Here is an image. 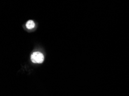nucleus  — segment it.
<instances>
[{"instance_id": "f257e3e1", "label": "nucleus", "mask_w": 129, "mask_h": 96, "mask_svg": "<svg viewBox=\"0 0 129 96\" xmlns=\"http://www.w3.org/2000/svg\"><path fill=\"white\" fill-rule=\"evenodd\" d=\"M31 60L34 63H42L44 62V56L40 52H34L31 55Z\"/></svg>"}, {"instance_id": "f03ea898", "label": "nucleus", "mask_w": 129, "mask_h": 96, "mask_svg": "<svg viewBox=\"0 0 129 96\" xmlns=\"http://www.w3.org/2000/svg\"><path fill=\"white\" fill-rule=\"evenodd\" d=\"M35 27V23L33 20H28L26 23V27L28 29L34 28Z\"/></svg>"}]
</instances>
